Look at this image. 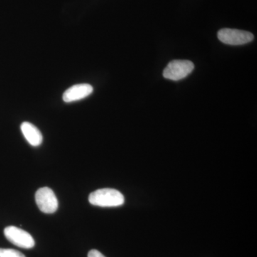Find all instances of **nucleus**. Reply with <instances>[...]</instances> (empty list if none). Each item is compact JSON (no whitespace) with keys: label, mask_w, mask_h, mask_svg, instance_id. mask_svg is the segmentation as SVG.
Masks as SVG:
<instances>
[{"label":"nucleus","mask_w":257,"mask_h":257,"mask_svg":"<svg viewBox=\"0 0 257 257\" xmlns=\"http://www.w3.org/2000/svg\"><path fill=\"white\" fill-rule=\"evenodd\" d=\"M92 86L89 84H75L64 92L62 99L64 102L70 103L81 100L93 92Z\"/></svg>","instance_id":"obj_6"},{"label":"nucleus","mask_w":257,"mask_h":257,"mask_svg":"<svg viewBox=\"0 0 257 257\" xmlns=\"http://www.w3.org/2000/svg\"><path fill=\"white\" fill-rule=\"evenodd\" d=\"M35 201L40 211L46 214H52L58 209L57 198L49 187L39 189L35 194Z\"/></svg>","instance_id":"obj_4"},{"label":"nucleus","mask_w":257,"mask_h":257,"mask_svg":"<svg viewBox=\"0 0 257 257\" xmlns=\"http://www.w3.org/2000/svg\"><path fill=\"white\" fill-rule=\"evenodd\" d=\"M91 204L101 207H119L124 203V197L114 189H100L91 193L89 197Z\"/></svg>","instance_id":"obj_1"},{"label":"nucleus","mask_w":257,"mask_h":257,"mask_svg":"<svg viewBox=\"0 0 257 257\" xmlns=\"http://www.w3.org/2000/svg\"><path fill=\"white\" fill-rule=\"evenodd\" d=\"M4 233L7 239L19 247L31 248L35 246L33 237L25 230L10 226L5 228Z\"/></svg>","instance_id":"obj_5"},{"label":"nucleus","mask_w":257,"mask_h":257,"mask_svg":"<svg viewBox=\"0 0 257 257\" xmlns=\"http://www.w3.org/2000/svg\"><path fill=\"white\" fill-rule=\"evenodd\" d=\"M218 39L223 43L229 45H242L253 40V34L234 29H221L218 32Z\"/></svg>","instance_id":"obj_3"},{"label":"nucleus","mask_w":257,"mask_h":257,"mask_svg":"<svg viewBox=\"0 0 257 257\" xmlns=\"http://www.w3.org/2000/svg\"><path fill=\"white\" fill-rule=\"evenodd\" d=\"M21 130L24 137L32 146L38 147L41 145L43 138L39 128L35 125L25 121L21 124Z\"/></svg>","instance_id":"obj_7"},{"label":"nucleus","mask_w":257,"mask_h":257,"mask_svg":"<svg viewBox=\"0 0 257 257\" xmlns=\"http://www.w3.org/2000/svg\"><path fill=\"white\" fill-rule=\"evenodd\" d=\"M88 257H106L100 252L96 249H92L88 253Z\"/></svg>","instance_id":"obj_9"},{"label":"nucleus","mask_w":257,"mask_h":257,"mask_svg":"<svg viewBox=\"0 0 257 257\" xmlns=\"http://www.w3.org/2000/svg\"><path fill=\"white\" fill-rule=\"evenodd\" d=\"M0 257H26L23 253L13 248H0Z\"/></svg>","instance_id":"obj_8"},{"label":"nucleus","mask_w":257,"mask_h":257,"mask_svg":"<svg viewBox=\"0 0 257 257\" xmlns=\"http://www.w3.org/2000/svg\"><path fill=\"white\" fill-rule=\"evenodd\" d=\"M194 65L188 60H174L170 62L164 70L165 78L179 81L185 78L194 70Z\"/></svg>","instance_id":"obj_2"}]
</instances>
